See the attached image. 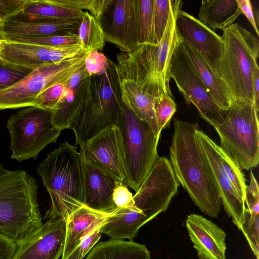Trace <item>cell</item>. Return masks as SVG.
<instances>
[{
	"label": "cell",
	"instance_id": "ee69618b",
	"mask_svg": "<svg viewBox=\"0 0 259 259\" xmlns=\"http://www.w3.org/2000/svg\"><path fill=\"white\" fill-rule=\"evenodd\" d=\"M253 91L254 104L256 109L259 110V71L255 76Z\"/></svg>",
	"mask_w": 259,
	"mask_h": 259
},
{
	"label": "cell",
	"instance_id": "44dd1931",
	"mask_svg": "<svg viewBox=\"0 0 259 259\" xmlns=\"http://www.w3.org/2000/svg\"><path fill=\"white\" fill-rule=\"evenodd\" d=\"M180 43L199 77L214 101L222 110L227 111L233 104V101L226 85L198 52L181 38Z\"/></svg>",
	"mask_w": 259,
	"mask_h": 259
},
{
	"label": "cell",
	"instance_id": "8992f818",
	"mask_svg": "<svg viewBox=\"0 0 259 259\" xmlns=\"http://www.w3.org/2000/svg\"><path fill=\"white\" fill-rule=\"evenodd\" d=\"M91 98L71 122L80 146L105 128L118 124L122 107L120 79L116 63L105 72L91 76Z\"/></svg>",
	"mask_w": 259,
	"mask_h": 259
},
{
	"label": "cell",
	"instance_id": "277c9868",
	"mask_svg": "<svg viewBox=\"0 0 259 259\" xmlns=\"http://www.w3.org/2000/svg\"><path fill=\"white\" fill-rule=\"evenodd\" d=\"M48 192L51 205L45 218L68 217L85 205L80 153L66 141L48 153L37 167Z\"/></svg>",
	"mask_w": 259,
	"mask_h": 259
},
{
	"label": "cell",
	"instance_id": "1f68e13d",
	"mask_svg": "<svg viewBox=\"0 0 259 259\" xmlns=\"http://www.w3.org/2000/svg\"><path fill=\"white\" fill-rule=\"evenodd\" d=\"M2 40L48 46H62L80 44L78 34L75 33L37 37H13Z\"/></svg>",
	"mask_w": 259,
	"mask_h": 259
},
{
	"label": "cell",
	"instance_id": "60d3db41",
	"mask_svg": "<svg viewBox=\"0 0 259 259\" xmlns=\"http://www.w3.org/2000/svg\"><path fill=\"white\" fill-rule=\"evenodd\" d=\"M115 0H88L87 11L100 23L103 15Z\"/></svg>",
	"mask_w": 259,
	"mask_h": 259
},
{
	"label": "cell",
	"instance_id": "f546056e",
	"mask_svg": "<svg viewBox=\"0 0 259 259\" xmlns=\"http://www.w3.org/2000/svg\"><path fill=\"white\" fill-rule=\"evenodd\" d=\"M154 0H137L138 44L157 45L153 27Z\"/></svg>",
	"mask_w": 259,
	"mask_h": 259
},
{
	"label": "cell",
	"instance_id": "7a4b0ae2",
	"mask_svg": "<svg viewBox=\"0 0 259 259\" xmlns=\"http://www.w3.org/2000/svg\"><path fill=\"white\" fill-rule=\"evenodd\" d=\"M173 122L169 161L175 177L194 204L205 214L216 218L222 202L207 175L196 141L198 124L176 118Z\"/></svg>",
	"mask_w": 259,
	"mask_h": 259
},
{
	"label": "cell",
	"instance_id": "7c38bea8",
	"mask_svg": "<svg viewBox=\"0 0 259 259\" xmlns=\"http://www.w3.org/2000/svg\"><path fill=\"white\" fill-rule=\"evenodd\" d=\"M195 135L209 178L220 197L225 211L239 230L243 220L245 202L234 188L224 169L219 145L198 127Z\"/></svg>",
	"mask_w": 259,
	"mask_h": 259
},
{
	"label": "cell",
	"instance_id": "d6a6232c",
	"mask_svg": "<svg viewBox=\"0 0 259 259\" xmlns=\"http://www.w3.org/2000/svg\"><path fill=\"white\" fill-rule=\"evenodd\" d=\"M33 69L8 62L0 58V91L13 85Z\"/></svg>",
	"mask_w": 259,
	"mask_h": 259
},
{
	"label": "cell",
	"instance_id": "d4e9b609",
	"mask_svg": "<svg viewBox=\"0 0 259 259\" xmlns=\"http://www.w3.org/2000/svg\"><path fill=\"white\" fill-rule=\"evenodd\" d=\"M84 12L57 6L50 0H26L22 11L11 18L26 21L80 20Z\"/></svg>",
	"mask_w": 259,
	"mask_h": 259
},
{
	"label": "cell",
	"instance_id": "ac0fdd59",
	"mask_svg": "<svg viewBox=\"0 0 259 259\" xmlns=\"http://www.w3.org/2000/svg\"><path fill=\"white\" fill-rule=\"evenodd\" d=\"M85 205L109 213L117 207L113 200L114 190L119 182L88 157L80 149Z\"/></svg>",
	"mask_w": 259,
	"mask_h": 259
},
{
	"label": "cell",
	"instance_id": "e575fe53",
	"mask_svg": "<svg viewBox=\"0 0 259 259\" xmlns=\"http://www.w3.org/2000/svg\"><path fill=\"white\" fill-rule=\"evenodd\" d=\"M172 0H154L153 27L156 40L159 44L165 30Z\"/></svg>",
	"mask_w": 259,
	"mask_h": 259
},
{
	"label": "cell",
	"instance_id": "f35d334b",
	"mask_svg": "<svg viewBox=\"0 0 259 259\" xmlns=\"http://www.w3.org/2000/svg\"><path fill=\"white\" fill-rule=\"evenodd\" d=\"M102 224L96 227L82 238L78 246L79 259H83L101 238L99 230Z\"/></svg>",
	"mask_w": 259,
	"mask_h": 259
},
{
	"label": "cell",
	"instance_id": "4316f807",
	"mask_svg": "<svg viewBox=\"0 0 259 259\" xmlns=\"http://www.w3.org/2000/svg\"><path fill=\"white\" fill-rule=\"evenodd\" d=\"M150 252L144 244L132 240L111 239L99 242L85 259H150Z\"/></svg>",
	"mask_w": 259,
	"mask_h": 259
},
{
	"label": "cell",
	"instance_id": "f6af8a7d",
	"mask_svg": "<svg viewBox=\"0 0 259 259\" xmlns=\"http://www.w3.org/2000/svg\"><path fill=\"white\" fill-rule=\"evenodd\" d=\"M66 259H79V247L76 248Z\"/></svg>",
	"mask_w": 259,
	"mask_h": 259
},
{
	"label": "cell",
	"instance_id": "8fae6325",
	"mask_svg": "<svg viewBox=\"0 0 259 259\" xmlns=\"http://www.w3.org/2000/svg\"><path fill=\"white\" fill-rule=\"evenodd\" d=\"M170 77L187 104L193 105L208 123L214 127L224 122L226 112L219 107L199 77L180 41L171 56Z\"/></svg>",
	"mask_w": 259,
	"mask_h": 259
},
{
	"label": "cell",
	"instance_id": "cb8c5ba5",
	"mask_svg": "<svg viewBox=\"0 0 259 259\" xmlns=\"http://www.w3.org/2000/svg\"><path fill=\"white\" fill-rule=\"evenodd\" d=\"M120 89L122 100L150 126L156 137H160L155 114V98L143 91L130 80L120 79Z\"/></svg>",
	"mask_w": 259,
	"mask_h": 259
},
{
	"label": "cell",
	"instance_id": "ba28073f",
	"mask_svg": "<svg viewBox=\"0 0 259 259\" xmlns=\"http://www.w3.org/2000/svg\"><path fill=\"white\" fill-rule=\"evenodd\" d=\"M122 101L117 126L121 133L124 153L126 177L124 185L137 192L159 156L157 148L160 137Z\"/></svg>",
	"mask_w": 259,
	"mask_h": 259
},
{
	"label": "cell",
	"instance_id": "6da1fadb",
	"mask_svg": "<svg viewBox=\"0 0 259 259\" xmlns=\"http://www.w3.org/2000/svg\"><path fill=\"white\" fill-rule=\"evenodd\" d=\"M183 2L172 0L167 23L157 45L140 46L132 53L117 55L116 64L120 79L135 82L140 89L154 98L162 95L172 97L169 82L170 60L180 37L176 20Z\"/></svg>",
	"mask_w": 259,
	"mask_h": 259
},
{
	"label": "cell",
	"instance_id": "7402d4cb",
	"mask_svg": "<svg viewBox=\"0 0 259 259\" xmlns=\"http://www.w3.org/2000/svg\"><path fill=\"white\" fill-rule=\"evenodd\" d=\"M109 213L84 205L69 215L66 220V238L62 259H66L78 247L82 238L102 224Z\"/></svg>",
	"mask_w": 259,
	"mask_h": 259
},
{
	"label": "cell",
	"instance_id": "836d02e7",
	"mask_svg": "<svg viewBox=\"0 0 259 259\" xmlns=\"http://www.w3.org/2000/svg\"><path fill=\"white\" fill-rule=\"evenodd\" d=\"M155 109L158 131L161 134L162 130L169 126L170 120L177 111V104L171 97L162 95L155 98Z\"/></svg>",
	"mask_w": 259,
	"mask_h": 259
},
{
	"label": "cell",
	"instance_id": "d6986e66",
	"mask_svg": "<svg viewBox=\"0 0 259 259\" xmlns=\"http://www.w3.org/2000/svg\"><path fill=\"white\" fill-rule=\"evenodd\" d=\"M186 226L199 259H226V234L220 227L195 213L187 216Z\"/></svg>",
	"mask_w": 259,
	"mask_h": 259
},
{
	"label": "cell",
	"instance_id": "4fadbf2b",
	"mask_svg": "<svg viewBox=\"0 0 259 259\" xmlns=\"http://www.w3.org/2000/svg\"><path fill=\"white\" fill-rule=\"evenodd\" d=\"M105 41L124 53H132L138 44L137 0H115L100 21Z\"/></svg>",
	"mask_w": 259,
	"mask_h": 259
},
{
	"label": "cell",
	"instance_id": "2e32d148",
	"mask_svg": "<svg viewBox=\"0 0 259 259\" xmlns=\"http://www.w3.org/2000/svg\"><path fill=\"white\" fill-rule=\"evenodd\" d=\"M66 232L65 219L48 220L17 246L12 259H59L64 250Z\"/></svg>",
	"mask_w": 259,
	"mask_h": 259
},
{
	"label": "cell",
	"instance_id": "3957f363",
	"mask_svg": "<svg viewBox=\"0 0 259 259\" xmlns=\"http://www.w3.org/2000/svg\"><path fill=\"white\" fill-rule=\"evenodd\" d=\"M37 188L34 178L26 171L8 170L0 162V234L17 245L43 225Z\"/></svg>",
	"mask_w": 259,
	"mask_h": 259
},
{
	"label": "cell",
	"instance_id": "e0dca14e",
	"mask_svg": "<svg viewBox=\"0 0 259 259\" xmlns=\"http://www.w3.org/2000/svg\"><path fill=\"white\" fill-rule=\"evenodd\" d=\"M176 28L180 38L198 52L217 74L224 46L222 37L198 19L181 10L177 15Z\"/></svg>",
	"mask_w": 259,
	"mask_h": 259
},
{
	"label": "cell",
	"instance_id": "484cf974",
	"mask_svg": "<svg viewBox=\"0 0 259 259\" xmlns=\"http://www.w3.org/2000/svg\"><path fill=\"white\" fill-rule=\"evenodd\" d=\"M242 14L237 0H202L199 20L213 31L233 24Z\"/></svg>",
	"mask_w": 259,
	"mask_h": 259
},
{
	"label": "cell",
	"instance_id": "f1b7e54d",
	"mask_svg": "<svg viewBox=\"0 0 259 259\" xmlns=\"http://www.w3.org/2000/svg\"><path fill=\"white\" fill-rule=\"evenodd\" d=\"M77 34L86 53L102 51L105 46L106 41L101 25L87 11L80 21Z\"/></svg>",
	"mask_w": 259,
	"mask_h": 259
},
{
	"label": "cell",
	"instance_id": "5b68a950",
	"mask_svg": "<svg viewBox=\"0 0 259 259\" xmlns=\"http://www.w3.org/2000/svg\"><path fill=\"white\" fill-rule=\"evenodd\" d=\"M224 46L217 74L229 90L233 103L254 104V81L259 68V40L237 23L222 29Z\"/></svg>",
	"mask_w": 259,
	"mask_h": 259
},
{
	"label": "cell",
	"instance_id": "9a60e30c",
	"mask_svg": "<svg viewBox=\"0 0 259 259\" xmlns=\"http://www.w3.org/2000/svg\"><path fill=\"white\" fill-rule=\"evenodd\" d=\"M91 160L124 184L126 177L121 133L116 125L109 126L80 146Z\"/></svg>",
	"mask_w": 259,
	"mask_h": 259
},
{
	"label": "cell",
	"instance_id": "52a82bcc",
	"mask_svg": "<svg viewBox=\"0 0 259 259\" xmlns=\"http://www.w3.org/2000/svg\"><path fill=\"white\" fill-rule=\"evenodd\" d=\"M258 110L254 103L234 102L224 122L214 128L221 148L242 170L257 166L259 161Z\"/></svg>",
	"mask_w": 259,
	"mask_h": 259
},
{
	"label": "cell",
	"instance_id": "d590c367",
	"mask_svg": "<svg viewBox=\"0 0 259 259\" xmlns=\"http://www.w3.org/2000/svg\"><path fill=\"white\" fill-rule=\"evenodd\" d=\"M66 81L56 83L42 92L36 100L35 106L53 111L65 92Z\"/></svg>",
	"mask_w": 259,
	"mask_h": 259
},
{
	"label": "cell",
	"instance_id": "bcb514c9",
	"mask_svg": "<svg viewBox=\"0 0 259 259\" xmlns=\"http://www.w3.org/2000/svg\"><path fill=\"white\" fill-rule=\"evenodd\" d=\"M1 48H2V40L0 39V50L1 49Z\"/></svg>",
	"mask_w": 259,
	"mask_h": 259
},
{
	"label": "cell",
	"instance_id": "4dcf8cb0",
	"mask_svg": "<svg viewBox=\"0 0 259 259\" xmlns=\"http://www.w3.org/2000/svg\"><path fill=\"white\" fill-rule=\"evenodd\" d=\"M222 165L232 186L245 202L247 185L241 169L233 160L219 146Z\"/></svg>",
	"mask_w": 259,
	"mask_h": 259
},
{
	"label": "cell",
	"instance_id": "603a6c76",
	"mask_svg": "<svg viewBox=\"0 0 259 259\" xmlns=\"http://www.w3.org/2000/svg\"><path fill=\"white\" fill-rule=\"evenodd\" d=\"M91 98V76L84 79L74 89L66 88L61 100L52 111V124L61 131L69 128L75 116Z\"/></svg>",
	"mask_w": 259,
	"mask_h": 259
},
{
	"label": "cell",
	"instance_id": "74e56055",
	"mask_svg": "<svg viewBox=\"0 0 259 259\" xmlns=\"http://www.w3.org/2000/svg\"><path fill=\"white\" fill-rule=\"evenodd\" d=\"M26 0H0V27L8 19L19 14Z\"/></svg>",
	"mask_w": 259,
	"mask_h": 259
},
{
	"label": "cell",
	"instance_id": "83f0119b",
	"mask_svg": "<svg viewBox=\"0 0 259 259\" xmlns=\"http://www.w3.org/2000/svg\"><path fill=\"white\" fill-rule=\"evenodd\" d=\"M245 210L239 230L245 237L254 255L259 259V189L257 183L247 186Z\"/></svg>",
	"mask_w": 259,
	"mask_h": 259
},
{
	"label": "cell",
	"instance_id": "5bb4252c",
	"mask_svg": "<svg viewBox=\"0 0 259 259\" xmlns=\"http://www.w3.org/2000/svg\"><path fill=\"white\" fill-rule=\"evenodd\" d=\"M85 53L80 44L48 46L2 40L0 58L8 62L34 69L46 64L69 60Z\"/></svg>",
	"mask_w": 259,
	"mask_h": 259
},
{
	"label": "cell",
	"instance_id": "ab89813d",
	"mask_svg": "<svg viewBox=\"0 0 259 259\" xmlns=\"http://www.w3.org/2000/svg\"><path fill=\"white\" fill-rule=\"evenodd\" d=\"M133 195L127 186L122 183H118L113 193V200L117 208H123L133 202Z\"/></svg>",
	"mask_w": 259,
	"mask_h": 259
},
{
	"label": "cell",
	"instance_id": "7bdbcfd3",
	"mask_svg": "<svg viewBox=\"0 0 259 259\" xmlns=\"http://www.w3.org/2000/svg\"><path fill=\"white\" fill-rule=\"evenodd\" d=\"M241 13L244 14L254 28L257 36L259 35L258 24L254 17L251 3L249 0H237Z\"/></svg>",
	"mask_w": 259,
	"mask_h": 259
},
{
	"label": "cell",
	"instance_id": "9c48e42d",
	"mask_svg": "<svg viewBox=\"0 0 259 259\" xmlns=\"http://www.w3.org/2000/svg\"><path fill=\"white\" fill-rule=\"evenodd\" d=\"M52 113L50 110L30 106L10 116L7 127L11 136V158L19 162L35 159L44 148L57 141L62 131L52 124Z\"/></svg>",
	"mask_w": 259,
	"mask_h": 259
},
{
	"label": "cell",
	"instance_id": "ffe728a7",
	"mask_svg": "<svg viewBox=\"0 0 259 259\" xmlns=\"http://www.w3.org/2000/svg\"><path fill=\"white\" fill-rule=\"evenodd\" d=\"M80 21H26L10 18L0 27V39L13 37H37L77 34Z\"/></svg>",
	"mask_w": 259,
	"mask_h": 259
},
{
	"label": "cell",
	"instance_id": "30bf717a",
	"mask_svg": "<svg viewBox=\"0 0 259 259\" xmlns=\"http://www.w3.org/2000/svg\"><path fill=\"white\" fill-rule=\"evenodd\" d=\"M87 54L36 68L13 85L0 91V110L35 106L42 92L56 83L67 80L84 65Z\"/></svg>",
	"mask_w": 259,
	"mask_h": 259
},
{
	"label": "cell",
	"instance_id": "8d00e7d4",
	"mask_svg": "<svg viewBox=\"0 0 259 259\" xmlns=\"http://www.w3.org/2000/svg\"><path fill=\"white\" fill-rule=\"evenodd\" d=\"M110 60L100 51H93L87 53L84 65L90 76L100 75L106 71Z\"/></svg>",
	"mask_w": 259,
	"mask_h": 259
},
{
	"label": "cell",
	"instance_id": "b9f144b4",
	"mask_svg": "<svg viewBox=\"0 0 259 259\" xmlns=\"http://www.w3.org/2000/svg\"><path fill=\"white\" fill-rule=\"evenodd\" d=\"M17 246L11 239L0 234V259H12Z\"/></svg>",
	"mask_w": 259,
	"mask_h": 259
}]
</instances>
